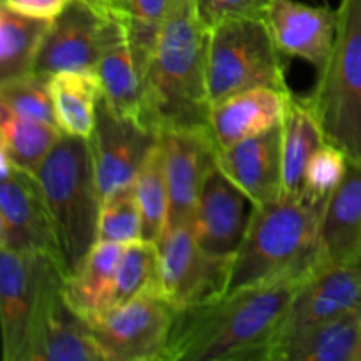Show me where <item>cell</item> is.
I'll return each instance as SVG.
<instances>
[{
    "instance_id": "obj_10",
    "label": "cell",
    "mask_w": 361,
    "mask_h": 361,
    "mask_svg": "<svg viewBox=\"0 0 361 361\" xmlns=\"http://www.w3.org/2000/svg\"><path fill=\"white\" fill-rule=\"evenodd\" d=\"M0 168V249L46 252L62 263L55 226L37 176L11 166L4 155Z\"/></svg>"
},
{
    "instance_id": "obj_15",
    "label": "cell",
    "mask_w": 361,
    "mask_h": 361,
    "mask_svg": "<svg viewBox=\"0 0 361 361\" xmlns=\"http://www.w3.org/2000/svg\"><path fill=\"white\" fill-rule=\"evenodd\" d=\"M106 16L85 0H71L51 21L32 73L46 78L63 71L95 73Z\"/></svg>"
},
{
    "instance_id": "obj_20",
    "label": "cell",
    "mask_w": 361,
    "mask_h": 361,
    "mask_svg": "<svg viewBox=\"0 0 361 361\" xmlns=\"http://www.w3.org/2000/svg\"><path fill=\"white\" fill-rule=\"evenodd\" d=\"M361 245V162L348 159L342 182L328 200L319 228V261L355 264Z\"/></svg>"
},
{
    "instance_id": "obj_9",
    "label": "cell",
    "mask_w": 361,
    "mask_h": 361,
    "mask_svg": "<svg viewBox=\"0 0 361 361\" xmlns=\"http://www.w3.org/2000/svg\"><path fill=\"white\" fill-rule=\"evenodd\" d=\"M175 314L162 296L141 295L90 326L106 361H164Z\"/></svg>"
},
{
    "instance_id": "obj_38",
    "label": "cell",
    "mask_w": 361,
    "mask_h": 361,
    "mask_svg": "<svg viewBox=\"0 0 361 361\" xmlns=\"http://www.w3.org/2000/svg\"><path fill=\"white\" fill-rule=\"evenodd\" d=\"M360 361H361V335H360Z\"/></svg>"
},
{
    "instance_id": "obj_12",
    "label": "cell",
    "mask_w": 361,
    "mask_h": 361,
    "mask_svg": "<svg viewBox=\"0 0 361 361\" xmlns=\"http://www.w3.org/2000/svg\"><path fill=\"white\" fill-rule=\"evenodd\" d=\"M169 194L168 228L190 222L208 173L217 166V145L208 127H175L159 133Z\"/></svg>"
},
{
    "instance_id": "obj_35",
    "label": "cell",
    "mask_w": 361,
    "mask_h": 361,
    "mask_svg": "<svg viewBox=\"0 0 361 361\" xmlns=\"http://www.w3.org/2000/svg\"><path fill=\"white\" fill-rule=\"evenodd\" d=\"M69 2L71 0H2L11 9L44 20H55Z\"/></svg>"
},
{
    "instance_id": "obj_17",
    "label": "cell",
    "mask_w": 361,
    "mask_h": 361,
    "mask_svg": "<svg viewBox=\"0 0 361 361\" xmlns=\"http://www.w3.org/2000/svg\"><path fill=\"white\" fill-rule=\"evenodd\" d=\"M217 168L261 204L284 196L282 180V123L217 152Z\"/></svg>"
},
{
    "instance_id": "obj_37",
    "label": "cell",
    "mask_w": 361,
    "mask_h": 361,
    "mask_svg": "<svg viewBox=\"0 0 361 361\" xmlns=\"http://www.w3.org/2000/svg\"><path fill=\"white\" fill-rule=\"evenodd\" d=\"M355 267L361 268V245H360V250H358V256H356V261H355Z\"/></svg>"
},
{
    "instance_id": "obj_28",
    "label": "cell",
    "mask_w": 361,
    "mask_h": 361,
    "mask_svg": "<svg viewBox=\"0 0 361 361\" xmlns=\"http://www.w3.org/2000/svg\"><path fill=\"white\" fill-rule=\"evenodd\" d=\"M134 189L141 212V240L159 243L168 228L169 215V194L161 143L155 145L145 159L134 180Z\"/></svg>"
},
{
    "instance_id": "obj_18",
    "label": "cell",
    "mask_w": 361,
    "mask_h": 361,
    "mask_svg": "<svg viewBox=\"0 0 361 361\" xmlns=\"http://www.w3.org/2000/svg\"><path fill=\"white\" fill-rule=\"evenodd\" d=\"M95 74L108 104L120 115L141 122L145 78L134 56L126 23L111 11L102 23Z\"/></svg>"
},
{
    "instance_id": "obj_26",
    "label": "cell",
    "mask_w": 361,
    "mask_h": 361,
    "mask_svg": "<svg viewBox=\"0 0 361 361\" xmlns=\"http://www.w3.org/2000/svg\"><path fill=\"white\" fill-rule=\"evenodd\" d=\"M0 113V154L11 166L35 176L63 133L55 123L25 118L4 106Z\"/></svg>"
},
{
    "instance_id": "obj_5",
    "label": "cell",
    "mask_w": 361,
    "mask_h": 361,
    "mask_svg": "<svg viewBox=\"0 0 361 361\" xmlns=\"http://www.w3.org/2000/svg\"><path fill=\"white\" fill-rule=\"evenodd\" d=\"M67 274L46 252L0 249V323L6 361H27L49 312L63 296Z\"/></svg>"
},
{
    "instance_id": "obj_36",
    "label": "cell",
    "mask_w": 361,
    "mask_h": 361,
    "mask_svg": "<svg viewBox=\"0 0 361 361\" xmlns=\"http://www.w3.org/2000/svg\"><path fill=\"white\" fill-rule=\"evenodd\" d=\"M85 2L90 4L92 7H95L99 13H102V14L109 13V2H108V0H85Z\"/></svg>"
},
{
    "instance_id": "obj_27",
    "label": "cell",
    "mask_w": 361,
    "mask_h": 361,
    "mask_svg": "<svg viewBox=\"0 0 361 361\" xmlns=\"http://www.w3.org/2000/svg\"><path fill=\"white\" fill-rule=\"evenodd\" d=\"M51 21L28 16L6 4L0 6V81L34 71Z\"/></svg>"
},
{
    "instance_id": "obj_14",
    "label": "cell",
    "mask_w": 361,
    "mask_h": 361,
    "mask_svg": "<svg viewBox=\"0 0 361 361\" xmlns=\"http://www.w3.org/2000/svg\"><path fill=\"white\" fill-rule=\"evenodd\" d=\"M360 307L361 268L319 261L300 282L277 345Z\"/></svg>"
},
{
    "instance_id": "obj_3",
    "label": "cell",
    "mask_w": 361,
    "mask_h": 361,
    "mask_svg": "<svg viewBox=\"0 0 361 361\" xmlns=\"http://www.w3.org/2000/svg\"><path fill=\"white\" fill-rule=\"evenodd\" d=\"M323 214L324 208L293 196L256 207L245 238L233 257L226 291L284 277H305L319 263Z\"/></svg>"
},
{
    "instance_id": "obj_6",
    "label": "cell",
    "mask_w": 361,
    "mask_h": 361,
    "mask_svg": "<svg viewBox=\"0 0 361 361\" xmlns=\"http://www.w3.org/2000/svg\"><path fill=\"white\" fill-rule=\"evenodd\" d=\"M328 143L361 162V0H342L326 66L309 95Z\"/></svg>"
},
{
    "instance_id": "obj_31",
    "label": "cell",
    "mask_w": 361,
    "mask_h": 361,
    "mask_svg": "<svg viewBox=\"0 0 361 361\" xmlns=\"http://www.w3.org/2000/svg\"><path fill=\"white\" fill-rule=\"evenodd\" d=\"M0 106L25 118L56 123L49 78L37 73L0 81Z\"/></svg>"
},
{
    "instance_id": "obj_32",
    "label": "cell",
    "mask_w": 361,
    "mask_h": 361,
    "mask_svg": "<svg viewBox=\"0 0 361 361\" xmlns=\"http://www.w3.org/2000/svg\"><path fill=\"white\" fill-rule=\"evenodd\" d=\"M141 240V212L134 183L102 197L97 242L126 243Z\"/></svg>"
},
{
    "instance_id": "obj_2",
    "label": "cell",
    "mask_w": 361,
    "mask_h": 361,
    "mask_svg": "<svg viewBox=\"0 0 361 361\" xmlns=\"http://www.w3.org/2000/svg\"><path fill=\"white\" fill-rule=\"evenodd\" d=\"M208 39L196 0H169L145 81L141 122L155 133L208 127Z\"/></svg>"
},
{
    "instance_id": "obj_34",
    "label": "cell",
    "mask_w": 361,
    "mask_h": 361,
    "mask_svg": "<svg viewBox=\"0 0 361 361\" xmlns=\"http://www.w3.org/2000/svg\"><path fill=\"white\" fill-rule=\"evenodd\" d=\"M197 13L204 27L210 30L215 25L236 18H263L274 0H196Z\"/></svg>"
},
{
    "instance_id": "obj_39",
    "label": "cell",
    "mask_w": 361,
    "mask_h": 361,
    "mask_svg": "<svg viewBox=\"0 0 361 361\" xmlns=\"http://www.w3.org/2000/svg\"><path fill=\"white\" fill-rule=\"evenodd\" d=\"M108 2H109V6H111V2H113V0H108Z\"/></svg>"
},
{
    "instance_id": "obj_22",
    "label": "cell",
    "mask_w": 361,
    "mask_h": 361,
    "mask_svg": "<svg viewBox=\"0 0 361 361\" xmlns=\"http://www.w3.org/2000/svg\"><path fill=\"white\" fill-rule=\"evenodd\" d=\"M324 143L326 136L310 97H300L289 92L286 115L282 120L284 196H300L307 164Z\"/></svg>"
},
{
    "instance_id": "obj_8",
    "label": "cell",
    "mask_w": 361,
    "mask_h": 361,
    "mask_svg": "<svg viewBox=\"0 0 361 361\" xmlns=\"http://www.w3.org/2000/svg\"><path fill=\"white\" fill-rule=\"evenodd\" d=\"M161 296L175 310L203 303L226 293L233 257L204 252L190 222L169 229L159 242Z\"/></svg>"
},
{
    "instance_id": "obj_19",
    "label": "cell",
    "mask_w": 361,
    "mask_h": 361,
    "mask_svg": "<svg viewBox=\"0 0 361 361\" xmlns=\"http://www.w3.org/2000/svg\"><path fill=\"white\" fill-rule=\"evenodd\" d=\"M289 92V88L257 87L212 106L208 129L219 150L281 126Z\"/></svg>"
},
{
    "instance_id": "obj_13",
    "label": "cell",
    "mask_w": 361,
    "mask_h": 361,
    "mask_svg": "<svg viewBox=\"0 0 361 361\" xmlns=\"http://www.w3.org/2000/svg\"><path fill=\"white\" fill-rule=\"evenodd\" d=\"M254 210L256 203L215 166L204 180L190 217L194 238L212 256L235 257Z\"/></svg>"
},
{
    "instance_id": "obj_29",
    "label": "cell",
    "mask_w": 361,
    "mask_h": 361,
    "mask_svg": "<svg viewBox=\"0 0 361 361\" xmlns=\"http://www.w3.org/2000/svg\"><path fill=\"white\" fill-rule=\"evenodd\" d=\"M141 295L161 296V254L159 243L136 240L126 243L116 270L115 305Z\"/></svg>"
},
{
    "instance_id": "obj_21",
    "label": "cell",
    "mask_w": 361,
    "mask_h": 361,
    "mask_svg": "<svg viewBox=\"0 0 361 361\" xmlns=\"http://www.w3.org/2000/svg\"><path fill=\"white\" fill-rule=\"evenodd\" d=\"M122 249V243L97 242L63 282V300L87 323L94 324L115 307Z\"/></svg>"
},
{
    "instance_id": "obj_30",
    "label": "cell",
    "mask_w": 361,
    "mask_h": 361,
    "mask_svg": "<svg viewBox=\"0 0 361 361\" xmlns=\"http://www.w3.org/2000/svg\"><path fill=\"white\" fill-rule=\"evenodd\" d=\"M169 0H113L109 11L126 23L134 56L147 81Z\"/></svg>"
},
{
    "instance_id": "obj_4",
    "label": "cell",
    "mask_w": 361,
    "mask_h": 361,
    "mask_svg": "<svg viewBox=\"0 0 361 361\" xmlns=\"http://www.w3.org/2000/svg\"><path fill=\"white\" fill-rule=\"evenodd\" d=\"M67 277L97 243L102 196L88 140L63 133L37 171Z\"/></svg>"
},
{
    "instance_id": "obj_7",
    "label": "cell",
    "mask_w": 361,
    "mask_h": 361,
    "mask_svg": "<svg viewBox=\"0 0 361 361\" xmlns=\"http://www.w3.org/2000/svg\"><path fill=\"white\" fill-rule=\"evenodd\" d=\"M286 62L267 20L236 18L210 28L207 85L210 104L257 87L288 90Z\"/></svg>"
},
{
    "instance_id": "obj_23",
    "label": "cell",
    "mask_w": 361,
    "mask_h": 361,
    "mask_svg": "<svg viewBox=\"0 0 361 361\" xmlns=\"http://www.w3.org/2000/svg\"><path fill=\"white\" fill-rule=\"evenodd\" d=\"M361 307L282 342L270 361H360Z\"/></svg>"
},
{
    "instance_id": "obj_33",
    "label": "cell",
    "mask_w": 361,
    "mask_h": 361,
    "mask_svg": "<svg viewBox=\"0 0 361 361\" xmlns=\"http://www.w3.org/2000/svg\"><path fill=\"white\" fill-rule=\"evenodd\" d=\"M345 168L348 155L326 141L307 164L302 192L298 197L312 207L326 208L328 200L344 178Z\"/></svg>"
},
{
    "instance_id": "obj_1",
    "label": "cell",
    "mask_w": 361,
    "mask_h": 361,
    "mask_svg": "<svg viewBox=\"0 0 361 361\" xmlns=\"http://www.w3.org/2000/svg\"><path fill=\"white\" fill-rule=\"evenodd\" d=\"M303 279L226 291L176 310L164 361H270Z\"/></svg>"
},
{
    "instance_id": "obj_16",
    "label": "cell",
    "mask_w": 361,
    "mask_h": 361,
    "mask_svg": "<svg viewBox=\"0 0 361 361\" xmlns=\"http://www.w3.org/2000/svg\"><path fill=\"white\" fill-rule=\"evenodd\" d=\"M267 23L282 55L305 60L319 71L326 66L337 30V11L298 0H274Z\"/></svg>"
},
{
    "instance_id": "obj_11",
    "label": "cell",
    "mask_w": 361,
    "mask_h": 361,
    "mask_svg": "<svg viewBox=\"0 0 361 361\" xmlns=\"http://www.w3.org/2000/svg\"><path fill=\"white\" fill-rule=\"evenodd\" d=\"M159 133L140 120L116 113L101 95L92 136L88 137L101 196L134 183L155 145Z\"/></svg>"
},
{
    "instance_id": "obj_25",
    "label": "cell",
    "mask_w": 361,
    "mask_h": 361,
    "mask_svg": "<svg viewBox=\"0 0 361 361\" xmlns=\"http://www.w3.org/2000/svg\"><path fill=\"white\" fill-rule=\"evenodd\" d=\"M55 116L60 130L71 136H92L102 90L95 73L63 71L49 78Z\"/></svg>"
},
{
    "instance_id": "obj_24",
    "label": "cell",
    "mask_w": 361,
    "mask_h": 361,
    "mask_svg": "<svg viewBox=\"0 0 361 361\" xmlns=\"http://www.w3.org/2000/svg\"><path fill=\"white\" fill-rule=\"evenodd\" d=\"M27 361H106L90 323L62 298L49 312Z\"/></svg>"
}]
</instances>
